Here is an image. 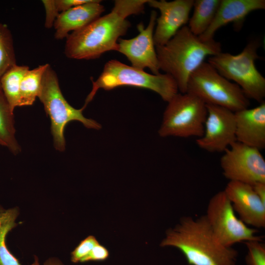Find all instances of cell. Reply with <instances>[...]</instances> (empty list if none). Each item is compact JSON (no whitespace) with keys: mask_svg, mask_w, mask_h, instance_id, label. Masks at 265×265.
I'll list each match as a JSON object with an SVG mask.
<instances>
[{"mask_svg":"<svg viewBox=\"0 0 265 265\" xmlns=\"http://www.w3.org/2000/svg\"><path fill=\"white\" fill-rule=\"evenodd\" d=\"M148 0H116L111 11L66 37L64 53L75 59H93L117 51V41L131 26L127 17L144 12Z\"/></svg>","mask_w":265,"mask_h":265,"instance_id":"obj_1","label":"cell"},{"mask_svg":"<svg viewBox=\"0 0 265 265\" xmlns=\"http://www.w3.org/2000/svg\"><path fill=\"white\" fill-rule=\"evenodd\" d=\"M160 245L177 248L190 265H236L238 255L237 250L216 239L205 215L183 217L166 232Z\"/></svg>","mask_w":265,"mask_h":265,"instance_id":"obj_2","label":"cell"},{"mask_svg":"<svg viewBox=\"0 0 265 265\" xmlns=\"http://www.w3.org/2000/svg\"><path fill=\"white\" fill-rule=\"evenodd\" d=\"M155 47L159 70L173 78L182 93L186 92L190 76L205 58L222 52L220 42L202 40L186 25L165 44Z\"/></svg>","mask_w":265,"mask_h":265,"instance_id":"obj_3","label":"cell"},{"mask_svg":"<svg viewBox=\"0 0 265 265\" xmlns=\"http://www.w3.org/2000/svg\"><path fill=\"white\" fill-rule=\"evenodd\" d=\"M92 87L87 96L86 107L100 89L110 90L121 86H132L151 90L165 102H169L178 93L177 84L168 74H151L144 70L128 66L117 60H110L105 65L97 80H92Z\"/></svg>","mask_w":265,"mask_h":265,"instance_id":"obj_4","label":"cell"},{"mask_svg":"<svg viewBox=\"0 0 265 265\" xmlns=\"http://www.w3.org/2000/svg\"><path fill=\"white\" fill-rule=\"evenodd\" d=\"M260 42H249L238 54L222 53L208 57V62L230 81H233L249 100L259 103L265 98V78L258 71L255 61L260 58Z\"/></svg>","mask_w":265,"mask_h":265,"instance_id":"obj_5","label":"cell"},{"mask_svg":"<svg viewBox=\"0 0 265 265\" xmlns=\"http://www.w3.org/2000/svg\"><path fill=\"white\" fill-rule=\"evenodd\" d=\"M38 98L51 119L53 145L60 152L65 149L64 132L70 122L80 121L88 129L98 130L101 128L96 121L83 115L85 106L78 109L67 102L60 88L57 74L50 64L44 72Z\"/></svg>","mask_w":265,"mask_h":265,"instance_id":"obj_6","label":"cell"},{"mask_svg":"<svg viewBox=\"0 0 265 265\" xmlns=\"http://www.w3.org/2000/svg\"><path fill=\"white\" fill-rule=\"evenodd\" d=\"M186 92L196 96L205 104L219 106L234 112L248 108L249 100L241 88L204 61L190 76Z\"/></svg>","mask_w":265,"mask_h":265,"instance_id":"obj_7","label":"cell"},{"mask_svg":"<svg viewBox=\"0 0 265 265\" xmlns=\"http://www.w3.org/2000/svg\"><path fill=\"white\" fill-rule=\"evenodd\" d=\"M164 112L160 136L201 137L207 115L206 105L196 96L178 93Z\"/></svg>","mask_w":265,"mask_h":265,"instance_id":"obj_8","label":"cell"},{"mask_svg":"<svg viewBox=\"0 0 265 265\" xmlns=\"http://www.w3.org/2000/svg\"><path fill=\"white\" fill-rule=\"evenodd\" d=\"M205 216L214 237L225 247H232L240 242L262 240L261 237L256 235L257 229L248 227L237 217L224 190L217 192L211 198Z\"/></svg>","mask_w":265,"mask_h":265,"instance_id":"obj_9","label":"cell"},{"mask_svg":"<svg viewBox=\"0 0 265 265\" xmlns=\"http://www.w3.org/2000/svg\"><path fill=\"white\" fill-rule=\"evenodd\" d=\"M220 164L229 181L265 183V160L258 149L236 141L223 152Z\"/></svg>","mask_w":265,"mask_h":265,"instance_id":"obj_10","label":"cell"},{"mask_svg":"<svg viewBox=\"0 0 265 265\" xmlns=\"http://www.w3.org/2000/svg\"><path fill=\"white\" fill-rule=\"evenodd\" d=\"M207 115L202 136L197 145L211 153H223L237 141L235 112L224 107L206 104Z\"/></svg>","mask_w":265,"mask_h":265,"instance_id":"obj_11","label":"cell"},{"mask_svg":"<svg viewBox=\"0 0 265 265\" xmlns=\"http://www.w3.org/2000/svg\"><path fill=\"white\" fill-rule=\"evenodd\" d=\"M157 18L156 11H152L147 27L142 23L138 24V34L130 39L119 38L117 50L127 57L132 67L142 70L148 68L154 75L160 73L153 38Z\"/></svg>","mask_w":265,"mask_h":265,"instance_id":"obj_12","label":"cell"},{"mask_svg":"<svg viewBox=\"0 0 265 265\" xmlns=\"http://www.w3.org/2000/svg\"><path fill=\"white\" fill-rule=\"evenodd\" d=\"M193 3L194 0H148L147 4L160 12V16L156 20L157 26L153 36L155 46L165 44L186 25Z\"/></svg>","mask_w":265,"mask_h":265,"instance_id":"obj_13","label":"cell"},{"mask_svg":"<svg viewBox=\"0 0 265 265\" xmlns=\"http://www.w3.org/2000/svg\"><path fill=\"white\" fill-rule=\"evenodd\" d=\"M224 191L242 221L255 228L265 227V204L252 185L229 181Z\"/></svg>","mask_w":265,"mask_h":265,"instance_id":"obj_14","label":"cell"},{"mask_svg":"<svg viewBox=\"0 0 265 265\" xmlns=\"http://www.w3.org/2000/svg\"><path fill=\"white\" fill-rule=\"evenodd\" d=\"M265 9V0H221L213 21L199 37L203 41L214 39L215 33L219 28L232 23L235 28L239 29L249 14Z\"/></svg>","mask_w":265,"mask_h":265,"instance_id":"obj_15","label":"cell"},{"mask_svg":"<svg viewBox=\"0 0 265 265\" xmlns=\"http://www.w3.org/2000/svg\"><path fill=\"white\" fill-rule=\"evenodd\" d=\"M237 141L260 150L265 148V102L235 112Z\"/></svg>","mask_w":265,"mask_h":265,"instance_id":"obj_16","label":"cell"},{"mask_svg":"<svg viewBox=\"0 0 265 265\" xmlns=\"http://www.w3.org/2000/svg\"><path fill=\"white\" fill-rule=\"evenodd\" d=\"M100 2L101 0H91L60 13L53 26L55 38L61 40L66 38L69 32L81 29L100 17L105 11V7Z\"/></svg>","mask_w":265,"mask_h":265,"instance_id":"obj_17","label":"cell"},{"mask_svg":"<svg viewBox=\"0 0 265 265\" xmlns=\"http://www.w3.org/2000/svg\"><path fill=\"white\" fill-rule=\"evenodd\" d=\"M220 0H194L193 14L187 26L193 34L199 36L208 28L216 14Z\"/></svg>","mask_w":265,"mask_h":265,"instance_id":"obj_18","label":"cell"},{"mask_svg":"<svg viewBox=\"0 0 265 265\" xmlns=\"http://www.w3.org/2000/svg\"><path fill=\"white\" fill-rule=\"evenodd\" d=\"M14 125V112L0 86V145L17 155L21 148L15 137Z\"/></svg>","mask_w":265,"mask_h":265,"instance_id":"obj_19","label":"cell"},{"mask_svg":"<svg viewBox=\"0 0 265 265\" xmlns=\"http://www.w3.org/2000/svg\"><path fill=\"white\" fill-rule=\"evenodd\" d=\"M49 65H39L25 73L20 85L19 106L33 104L40 93L43 77Z\"/></svg>","mask_w":265,"mask_h":265,"instance_id":"obj_20","label":"cell"},{"mask_svg":"<svg viewBox=\"0 0 265 265\" xmlns=\"http://www.w3.org/2000/svg\"><path fill=\"white\" fill-rule=\"evenodd\" d=\"M18 215L17 208L4 209L0 206V265H21L6 243L8 233L17 225L15 220Z\"/></svg>","mask_w":265,"mask_h":265,"instance_id":"obj_21","label":"cell"},{"mask_svg":"<svg viewBox=\"0 0 265 265\" xmlns=\"http://www.w3.org/2000/svg\"><path fill=\"white\" fill-rule=\"evenodd\" d=\"M26 65L17 64L10 67L0 79V86L11 110L19 106L20 85L22 78L29 70Z\"/></svg>","mask_w":265,"mask_h":265,"instance_id":"obj_22","label":"cell"},{"mask_svg":"<svg viewBox=\"0 0 265 265\" xmlns=\"http://www.w3.org/2000/svg\"><path fill=\"white\" fill-rule=\"evenodd\" d=\"M16 64L13 40L7 26L0 23V79L10 67Z\"/></svg>","mask_w":265,"mask_h":265,"instance_id":"obj_23","label":"cell"},{"mask_svg":"<svg viewBox=\"0 0 265 265\" xmlns=\"http://www.w3.org/2000/svg\"><path fill=\"white\" fill-rule=\"evenodd\" d=\"M260 240L244 242L248 252L245 258L247 265H265V245Z\"/></svg>","mask_w":265,"mask_h":265,"instance_id":"obj_24","label":"cell"},{"mask_svg":"<svg viewBox=\"0 0 265 265\" xmlns=\"http://www.w3.org/2000/svg\"><path fill=\"white\" fill-rule=\"evenodd\" d=\"M99 243L94 236H88L81 240L71 252V261L74 263H82L93 247Z\"/></svg>","mask_w":265,"mask_h":265,"instance_id":"obj_25","label":"cell"},{"mask_svg":"<svg viewBox=\"0 0 265 265\" xmlns=\"http://www.w3.org/2000/svg\"><path fill=\"white\" fill-rule=\"evenodd\" d=\"M46 12L45 26L51 28L60 14L55 4L54 0H44L42 1Z\"/></svg>","mask_w":265,"mask_h":265,"instance_id":"obj_26","label":"cell"},{"mask_svg":"<svg viewBox=\"0 0 265 265\" xmlns=\"http://www.w3.org/2000/svg\"><path fill=\"white\" fill-rule=\"evenodd\" d=\"M109 257V252L104 246L98 243L89 254L82 260V263L89 261H103Z\"/></svg>","mask_w":265,"mask_h":265,"instance_id":"obj_27","label":"cell"},{"mask_svg":"<svg viewBox=\"0 0 265 265\" xmlns=\"http://www.w3.org/2000/svg\"><path fill=\"white\" fill-rule=\"evenodd\" d=\"M91 0H54L55 4L59 13L72 7L89 2Z\"/></svg>","mask_w":265,"mask_h":265,"instance_id":"obj_28","label":"cell"},{"mask_svg":"<svg viewBox=\"0 0 265 265\" xmlns=\"http://www.w3.org/2000/svg\"><path fill=\"white\" fill-rule=\"evenodd\" d=\"M252 186L258 197L265 204V183H257Z\"/></svg>","mask_w":265,"mask_h":265,"instance_id":"obj_29","label":"cell"},{"mask_svg":"<svg viewBox=\"0 0 265 265\" xmlns=\"http://www.w3.org/2000/svg\"><path fill=\"white\" fill-rule=\"evenodd\" d=\"M35 261L31 265H39L38 259L34 256ZM44 265H63L60 260L56 258H50L48 259L44 264Z\"/></svg>","mask_w":265,"mask_h":265,"instance_id":"obj_30","label":"cell"}]
</instances>
